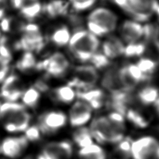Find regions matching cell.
Instances as JSON below:
<instances>
[{
    "instance_id": "d590c367",
    "label": "cell",
    "mask_w": 159,
    "mask_h": 159,
    "mask_svg": "<svg viewBox=\"0 0 159 159\" xmlns=\"http://www.w3.org/2000/svg\"><path fill=\"white\" fill-rule=\"evenodd\" d=\"M159 28L152 24H147L143 26V38L146 43L157 39Z\"/></svg>"
},
{
    "instance_id": "2e32d148",
    "label": "cell",
    "mask_w": 159,
    "mask_h": 159,
    "mask_svg": "<svg viewBox=\"0 0 159 159\" xmlns=\"http://www.w3.org/2000/svg\"><path fill=\"white\" fill-rule=\"evenodd\" d=\"M101 84L110 95L127 92L123 89L119 76V69L116 67H109L104 74ZM130 93V92H129Z\"/></svg>"
},
{
    "instance_id": "cb8c5ba5",
    "label": "cell",
    "mask_w": 159,
    "mask_h": 159,
    "mask_svg": "<svg viewBox=\"0 0 159 159\" xmlns=\"http://www.w3.org/2000/svg\"><path fill=\"white\" fill-rule=\"evenodd\" d=\"M133 139L130 138H124L116 144L113 150L114 159H131L132 158Z\"/></svg>"
},
{
    "instance_id": "7bdbcfd3",
    "label": "cell",
    "mask_w": 159,
    "mask_h": 159,
    "mask_svg": "<svg viewBox=\"0 0 159 159\" xmlns=\"http://www.w3.org/2000/svg\"><path fill=\"white\" fill-rule=\"evenodd\" d=\"M69 20L71 24L76 27H79L83 22L82 18L77 15H70L69 16Z\"/></svg>"
},
{
    "instance_id": "bcb514c9",
    "label": "cell",
    "mask_w": 159,
    "mask_h": 159,
    "mask_svg": "<svg viewBox=\"0 0 159 159\" xmlns=\"http://www.w3.org/2000/svg\"><path fill=\"white\" fill-rule=\"evenodd\" d=\"M4 16V10L2 9H0V20H2Z\"/></svg>"
},
{
    "instance_id": "f1b7e54d",
    "label": "cell",
    "mask_w": 159,
    "mask_h": 159,
    "mask_svg": "<svg viewBox=\"0 0 159 159\" xmlns=\"http://www.w3.org/2000/svg\"><path fill=\"white\" fill-rule=\"evenodd\" d=\"M43 11V6L38 2H31L30 4H25L20 9V13L23 17L29 20L38 17Z\"/></svg>"
},
{
    "instance_id": "e575fe53",
    "label": "cell",
    "mask_w": 159,
    "mask_h": 159,
    "mask_svg": "<svg viewBox=\"0 0 159 159\" xmlns=\"http://www.w3.org/2000/svg\"><path fill=\"white\" fill-rule=\"evenodd\" d=\"M90 61L93 67L96 70H102L109 66L110 64L109 59L102 53H95L90 59Z\"/></svg>"
},
{
    "instance_id": "d6986e66",
    "label": "cell",
    "mask_w": 159,
    "mask_h": 159,
    "mask_svg": "<svg viewBox=\"0 0 159 159\" xmlns=\"http://www.w3.org/2000/svg\"><path fill=\"white\" fill-rule=\"evenodd\" d=\"M52 97L56 102L64 105L72 103L76 97V91L70 86H62L54 89L52 92Z\"/></svg>"
},
{
    "instance_id": "52a82bcc",
    "label": "cell",
    "mask_w": 159,
    "mask_h": 159,
    "mask_svg": "<svg viewBox=\"0 0 159 159\" xmlns=\"http://www.w3.org/2000/svg\"><path fill=\"white\" fill-rule=\"evenodd\" d=\"M132 159H159V141L152 136L133 140Z\"/></svg>"
},
{
    "instance_id": "3957f363",
    "label": "cell",
    "mask_w": 159,
    "mask_h": 159,
    "mask_svg": "<svg viewBox=\"0 0 159 159\" xmlns=\"http://www.w3.org/2000/svg\"><path fill=\"white\" fill-rule=\"evenodd\" d=\"M87 26L90 33L102 37L115 30L117 25V16L105 8H98L87 18Z\"/></svg>"
},
{
    "instance_id": "603a6c76",
    "label": "cell",
    "mask_w": 159,
    "mask_h": 159,
    "mask_svg": "<svg viewBox=\"0 0 159 159\" xmlns=\"http://www.w3.org/2000/svg\"><path fill=\"white\" fill-rule=\"evenodd\" d=\"M124 117L138 128H144L149 124V118L145 116L143 112L132 107L128 109Z\"/></svg>"
},
{
    "instance_id": "4dcf8cb0",
    "label": "cell",
    "mask_w": 159,
    "mask_h": 159,
    "mask_svg": "<svg viewBox=\"0 0 159 159\" xmlns=\"http://www.w3.org/2000/svg\"><path fill=\"white\" fill-rule=\"evenodd\" d=\"M144 54L147 55L148 58L159 64V42L157 40H153L145 43Z\"/></svg>"
},
{
    "instance_id": "74e56055",
    "label": "cell",
    "mask_w": 159,
    "mask_h": 159,
    "mask_svg": "<svg viewBox=\"0 0 159 159\" xmlns=\"http://www.w3.org/2000/svg\"><path fill=\"white\" fill-rule=\"evenodd\" d=\"M97 0H70L72 8L75 11L80 12L91 8Z\"/></svg>"
},
{
    "instance_id": "c3c4849f",
    "label": "cell",
    "mask_w": 159,
    "mask_h": 159,
    "mask_svg": "<svg viewBox=\"0 0 159 159\" xmlns=\"http://www.w3.org/2000/svg\"><path fill=\"white\" fill-rule=\"evenodd\" d=\"M156 133H157L158 135V137H159V126H158V127L156 128ZM158 141H159V140H158Z\"/></svg>"
},
{
    "instance_id": "6da1fadb",
    "label": "cell",
    "mask_w": 159,
    "mask_h": 159,
    "mask_svg": "<svg viewBox=\"0 0 159 159\" xmlns=\"http://www.w3.org/2000/svg\"><path fill=\"white\" fill-rule=\"evenodd\" d=\"M32 116L18 102H0V126L8 135H20L30 125Z\"/></svg>"
},
{
    "instance_id": "9a60e30c",
    "label": "cell",
    "mask_w": 159,
    "mask_h": 159,
    "mask_svg": "<svg viewBox=\"0 0 159 159\" xmlns=\"http://www.w3.org/2000/svg\"><path fill=\"white\" fill-rule=\"evenodd\" d=\"M76 94L79 100L87 103L92 109H101L105 105V93L100 89L78 90L76 92Z\"/></svg>"
},
{
    "instance_id": "1f68e13d",
    "label": "cell",
    "mask_w": 159,
    "mask_h": 159,
    "mask_svg": "<svg viewBox=\"0 0 159 159\" xmlns=\"http://www.w3.org/2000/svg\"><path fill=\"white\" fill-rule=\"evenodd\" d=\"M145 47L144 43H128L127 46H125L123 55L128 57L141 56L144 54Z\"/></svg>"
},
{
    "instance_id": "ee69618b",
    "label": "cell",
    "mask_w": 159,
    "mask_h": 159,
    "mask_svg": "<svg viewBox=\"0 0 159 159\" xmlns=\"http://www.w3.org/2000/svg\"><path fill=\"white\" fill-rule=\"evenodd\" d=\"M154 106H155V108H156V113H157L158 116H159V98L157 99V100L156 101L155 103H154Z\"/></svg>"
},
{
    "instance_id": "ba28073f",
    "label": "cell",
    "mask_w": 159,
    "mask_h": 159,
    "mask_svg": "<svg viewBox=\"0 0 159 159\" xmlns=\"http://www.w3.org/2000/svg\"><path fill=\"white\" fill-rule=\"evenodd\" d=\"M98 80L99 75L93 65H80L75 68V76L67 85L78 90H87L93 89Z\"/></svg>"
},
{
    "instance_id": "ac0fdd59",
    "label": "cell",
    "mask_w": 159,
    "mask_h": 159,
    "mask_svg": "<svg viewBox=\"0 0 159 159\" xmlns=\"http://www.w3.org/2000/svg\"><path fill=\"white\" fill-rule=\"evenodd\" d=\"M125 46L116 37H110L102 43L103 54L109 59H114L123 55Z\"/></svg>"
},
{
    "instance_id": "7a4b0ae2",
    "label": "cell",
    "mask_w": 159,
    "mask_h": 159,
    "mask_svg": "<svg viewBox=\"0 0 159 159\" xmlns=\"http://www.w3.org/2000/svg\"><path fill=\"white\" fill-rule=\"evenodd\" d=\"M68 44L71 53L76 59L87 62L97 52L100 41L90 32L80 29L73 34Z\"/></svg>"
},
{
    "instance_id": "f546056e",
    "label": "cell",
    "mask_w": 159,
    "mask_h": 159,
    "mask_svg": "<svg viewBox=\"0 0 159 159\" xmlns=\"http://www.w3.org/2000/svg\"><path fill=\"white\" fill-rule=\"evenodd\" d=\"M119 76L120 83L125 91L132 93L135 87L138 85L135 79L128 72L126 66L119 69Z\"/></svg>"
},
{
    "instance_id": "8d00e7d4",
    "label": "cell",
    "mask_w": 159,
    "mask_h": 159,
    "mask_svg": "<svg viewBox=\"0 0 159 159\" xmlns=\"http://www.w3.org/2000/svg\"><path fill=\"white\" fill-rule=\"evenodd\" d=\"M23 135L26 138L27 142H36L41 139L42 133L37 125H30L23 133Z\"/></svg>"
},
{
    "instance_id": "30bf717a",
    "label": "cell",
    "mask_w": 159,
    "mask_h": 159,
    "mask_svg": "<svg viewBox=\"0 0 159 159\" xmlns=\"http://www.w3.org/2000/svg\"><path fill=\"white\" fill-rule=\"evenodd\" d=\"M67 116L61 111H50L42 114L38 118L37 125L42 135H52L65 127Z\"/></svg>"
},
{
    "instance_id": "5bb4252c",
    "label": "cell",
    "mask_w": 159,
    "mask_h": 159,
    "mask_svg": "<svg viewBox=\"0 0 159 159\" xmlns=\"http://www.w3.org/2000/svg\"><path fill=\"white\" fill-rule=\"evenodd\" d=\"M23 90L21 83L16 75H11L5 79L0 89V98L5 102H18L20 99Z\"/></svg>"
},
{
    "instance_id": "277c9868",
    "label": "cell",
    "mask_w": 159,
    "mask_h": 159,
    "mask_svg": "<svg viewBox=\"0 0 159 159\" xmlns=\"http://www.w3.org/2000/svg\"><path fill=\"white\" fill-rule=\"evenodd\" d=\"M89 130L93 139L100 144H116L125 138V134L115 127L107 116L95 118L90 123Z\"/></svg>"
},
{
    "instance_id": "4316f807",
    "label": "cell",
    "mask_w": 159,
    "mask_h": 159,
    "mask_svg": "<svg viewBox=\"0 0 159 159\" xmlns=\"http://www.w3.org/2000/svg\"><path fill=\"white\" fill-rule=\"evenodd\" d=\"M71 38V34L67 27L62 26L56 29L51 34V40L54 45L62 47L67 45Z\"/></svg>"
},
{
    "instance_id": "7c38bea8",
    "label": "cell",
    "mask_w": 159,
    "mask_h": 159,
    "mask_svg": "<svg viewBox=\"0 0 159 159\" xmlns=\"http://www.w3.org/2000/svg\"><path fill=\"white\" fill-rule=\"evenodd\" d=\"M42 153L45 159H70L73 147L68 140L51 142L45 145Z\"/></svg>"
},
{
    "instance_id": "f6af8a7d",
    "label": "cell",
    "mask_w": 159,
    "mask_h": 159,
    "mask_svg": "<svg viewBox=\"0 0 159 159\" xmlns=\"http://www.w3.org/2000/svg\"><path fill=\"white\" fill-rule=\"evenodd\" d=\"M23 159H37V155L34 156L32 154H30V155L25 156Z\"/></svg>"
},
{
    "instance_id": "83f0119b",
    "label": "cell",
    "mask_w": 159,
    "mask_h": 159,
    "mask_svg": "<svg viewBox=\"0 0 159 159\" xmlns=\"http://www.w3.org/2000/svg\"><path fill=\"white\" fill-rule=\"evenodd\" d=\"M37 64L36 57L32 52H25L16 63L17 69L23 72H26L35 68Z\"/></svg>"
},
{
    "instance_id": "e0dca14e",
    "label": "cell",
    "mask_w": 159,
    "mask_h": 159,
    "mask_svg": "<svg viewBox=\"0 0 159 159\" xmlns=\"http://www.w3.org/2000/svg\"><path fill=\"white\" fill-rule=\"evenodd\" d=\"M120 34L127 43H137L143 37V26L138 22L126 20L122 25Z\"/></svg>"
},
{
    "instance_id": "8fae6325",
    "label": "cell",
    "mask_w": 159,
    "mask_h": 159,
    "mask_svg": "<svg viewBox=\"0 0 159 159\" xmlns=\"http://www.w3.org/2000/svg\"><path fill=\"white\" fill-rule=\"evenodd\" d=\"M69 67L70 62L65 55L56 52L50 57L37 63L35 69L44 70L49 76L60 78L66 74Z\"/></svg>"
},
{
    "instance_id": "9c48e42d",
    "label": "cell",
    "mask_w": 159,
    "mask_h": 159,
    "mask_svg": "<svg viewBox=\"0 0 159 159\" xmlns=\"http://www.w3.org/2000/svg\"><path fill=\"white\" fill-rule=\"evenodd\" d=\"M29 142L23 135H9L0 141V156L5 159H18L25 152Z\"/></svg>"
},
{
    "instance_id": "ffe728a7",
    "label": "cell",
    "mask_w": 159,
    "mask_h": 159,
    "mask_svg": "<svg viewBox=\"0 0 159 159\" xmlns=\"http://www.w3.org/2000/svg\"><path fill=\"white\" fill-rule=\"evenodd\" d=\"M159 98V90L152 86H147L142 88L136 95V99L141 105L149 106L154 104Z\"/></svg>"
},
{
    "instance_id": "d4e9b609",
    "label": "cell",
    "mask_w": 159,
    "mask_h": 159,
    "mask_svg": "<svg viewBox=\"0 0 159 159\" xmlns=\"http://www.w3.org/2000/svg\"><path fill=\"white\" fill-rule=\"evenodd\" d=\"M72 139L80 149L89 146L93 143V138L89 128L85 126L76 128V129L73 132Z\"/></svg>"
},
{
    "instance_id": "8992f818",
    "label": "cell",
    "mask_w": 159,
    "mask_h": 159,
    "mask_svg": "<svg viewBox=\"0 0 159 159\" xmlns=\"http://www.w3.org/2000/svg\"><path fill=\"white\" fill-rule=\"evenodd\" d=\"M22 32L23 34L16 44V48L26 52H39L42 50L44 46V39L39 26L33 23L23 25Z\"/></svg>"
},
{
    "instance_id": "60d3db41",
    "label": "cell",
    "mask_w": 159,
    "mask_h": 159,
    "mask_svg": "<svg viewBox=\"0 0 159 159\" xmlns=\"http://www.w3.org/2000/svg\"><path fill=\"white\" fill-rule=\"evenodd\" d=\"M34 88H35L40 93H46L49 90L48 85L42 79L37 80L34 84Z\"/></svg>"
},
{
    "instance_id": "f35d334b",
    "label": "cell",
    "mask_w": 159,
    "mask_h": 159,
    "mask_svg": "<svg viewBox=\"0 0 159 159\" xmlns=\"http://www.w3.org/2000/svg\"><path fill=\"white\" fill-rule=\"evenodd\" d=\"M0 57L10 62L11 58V53L7 46V39L6 37L0 38Z\"/></svg>"
},
{
    "instance_id": "7dc6e473",
    "label": "cell",
    "mask_w": 159,
    "mask_h": 159,
    "mask_svg": "<svg viewBox=\"0 0 159 159\" xmlns=\"http://www.w3.org/2000/svg\"><path fill=\"white\" fill-rule=\"evenodd\" d=\"M156 13H157V15H158V18H159V6L158 7L157 9H156Z\"/></svg>"
},
{
    "instance_id": "5b68a950",
    "label": "cell",
    "mask_w": 159,
    "mask_h": 159,
    "mask_svg": "<svg viewBox=\"0 0 159 159\" xmlns=\"http://www.w3.org/2000/svg\"><path fill=\"white\" fill-rule=\"evenodd\" d=\"M114 2L138 22L149 20L159 6L157 0H114Z\"/></svg>"
},
{
    "instance_id": "44dd1931",
    "label": "cell",
    "mask_w": 159,
    "mask_h": 159,
    "mask_svg": "<svg viewBox=\"0 0 159 159\" xmlns=\"http://www.w3.org/2000/svg\"><path fill=\"white\" fill-rule=\"evenodd\" d=\"M67 8V4L62 0H52L43 6V11H44L49 18H55L66 15Z\"/></svg>"
},
{
    "instance_id": "681fc988",
    "label": "cell",
    "mask_w": 159,
    "mask_h": 159,
    "mask_svg": "<svg viewBox=\"0 0 159 159\" xmlns=\"http://www.w3.org/2000/svg\"><path fill=\"white\" fill-rule=\"evenodd\" d=\"M4 2V0H0V4H1V3H3Z\"/></svg>"
},
{
    "instance_id": "b9f144b4",
    "label": "cell",
    "mask_w": 159,
    "mask_h": 159,
    "mask_svg": "<svg viewBox=\"0 0 159 159\" xmlns=\"http://www.w3.org/2000/svg\"><path fill=\"white\" fill-rule=\"evenodd\" d=\"M11 20L9 18H3L0 23V27L2 31L8 32L11 31Z\"/></svg>"
},
{
    "instance_id": "4fadbf2b",
    "label": "cell",
    "mask_w": 159,
    "mask_h": 159,
    "mask_svg": "<svg viewBox=\"0 0 159 159\" xmlns=\"http://www.w3.org/2000/svg\"><path fill=\"white\" fill-rule=\"evenodd\" d=\"M93 109L84 101L78 100L73 104L69 111V121L74 128L84 126L92 117Z\"/></svg>"
},
{
    "instance_id": "484cf974",
    "label": "cell",
    "mask_w": 159,
    "mask_h": 159,
    "mask_svg": "<svg viewBox=\"0 0 159 159\" xmlns=\"http://www.w3.org/2000/svg\"><path fill=\"white\" fill-rule=\"evenodd\" d=\"M40 92L34 87H31L23 91L21 96L22 105H23L27 109H34L38 105L40 100Z\"/></svg>"
},
{
    "instance_id": "836d02e7",
    "label": "cell",
    "mask_w": 159,
    "mask_h": 159,
    "mask_svg": "<svg viewBox=\"0 0 159 159\" xmlns=\"http://www.w3.org/2000/svg\"><path fill=\"white\" fill-rule=\"evenodd\" d=\"M126 67H127L128 72L132 76V77L135 79V81L138 83V84L141 83V82L149 81L151 79L150 75H147L142 73L136 65L130 64L127 65Z\"/></svg>"
},
{
    "instance_id": "d6a6232c",
    "label": "cell",
    "mask_w": 159,
    "mask_h": 159,
    "mask_svg": "<svg viewBox=\"0 0 159 159\" xmlns=\"http://www.w3.org/2000/svg\"><path fill=\"white\" fill-rule=\"evenodd\" d=\"M136 65L141 70L142 73L147 75H150L155 72L158 64L154 61H153L152 60L148 58V57H143V58L139 60V62L137 63Z\"/></svg>"
},
{
    "instance_id": "ab89813d",
    "label": "cell",
    "mask_w": 159,
    "mask_h": 159,
    "mask_svg": "<svg viewBox=\"0 0 159 159\" xmlns=\"http://www.w3.org/2000/svg\"><path fill=\"white\" fill-rule=\"evenodd\" d=\"M9 62L0 57V83L3 81L9 71Z\"/></svg>"
},
{
    "instance_id": "7402d4cb",
    "label": "cell",
    "mask_w": 159,
    "mask_h": 159,
    "mask_svg": "<svg viewBox=\"0 0 159 159\" xmlns=\"http://www.w3.org/2000/svg\"><path fill=\"white\" fill-rule=\"evenodd\" d=\"M78 156L79 159H107L106 153L102 147L94 143L81 148Z\"/></svg>"
}]
</instances>
